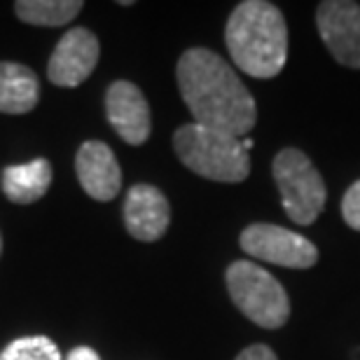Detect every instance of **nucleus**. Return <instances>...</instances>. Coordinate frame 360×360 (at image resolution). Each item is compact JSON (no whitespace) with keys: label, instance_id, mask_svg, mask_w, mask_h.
I'll return each mask as SVG.
<instances>
[{"label":"nucleus","instance_id":"3","mask_svg":"<svg viewBox=\"0 0 360 360\" xmlns=\"http://www.w3.org/2000/svg\"><path fill=\"white\" fill-rule=\"evenodd\" d=\"M174 150L183 167L215 183H241L250 174V155L243 148V139L197 122L174 134Z\"/></svg>","mask_w":360,"mask_h":360},{"label":"nucleus","instance_id":"4","mask_svg":"<svg viewBox=\"0 0 360 360\" xmlns=\"http://www.w3.org/2000/svg\"><path fill=\"white\" fill-rule=\"evenodd\" d=\"M225 281L236 309L255 326L276 330L290 319V300L285 288L255 262H232L225 271Z\"/></svg>","mask_w":360,"mask_h":360},{"label":"nucleus","instance_id":"19","mask_svg":"<svg viewBox=\"0 0 360 360\" xmlns=\"http://www.w3.org/2000/svg\"><path fill=\"white\" fill-rule=\"evenodd\" d=\"M0 250H3V236H0Z\"/></svg>","mask_w":360,"mask_h":360},{"label":"nucleus","instance_id":"11","mask_svg":"<svg viewBox=\"0 0 360 360\" xmlns=\"http://www.w3.org/2000/svg\"><path fill=\"white\" fill-rule=\"evenodd\" d=\"M75 171L82 190L96 201H112L122 190V169L105 143H82L75 157Z\"/></svg>","mask_w":360,"mask_h":360},{"label":"nucleus","instance_id":"15","mask_svg":"<svg viewBox=\"0 0 360 360\" xmlns=\"http://www.w3.org/2000/svg\"><path fill=\"white\" fill-rule=\"evenodd\" d=\"M0 360H61L59 347L49 337H21L7 344Z\"/></svg>","mask_w":360,"mask_h":360},{"label":"nucleus","instance_id":"1","mask_svg":"<svg viewBox=\"0 0 360 360\" xmlns=\"http://www.w3.org/2000/svg\"><path fill=\"white\" fill-rule=\"evenodd\" d=\"M178 89L192 117L236 139H246L257 122L253 94L239 80L220 54L206 47H192L178 59Z\"/></svg>","mask_w":360,"mask_h":360},{"label":"nucleus","instance_id":"18","mask_svg":"<svg viewBox=\"0 0 360 360\" xmlns=\"http://www.w3.org/2000/svg\"><path fill=\"white\" fill-rule=\"evenodd\" d=\"M66 360H101V358H98L96 351L89 349V347H77V349L70 351Z\"/></svg>","mask_w":360,"mask_h":360},{"label":"nucleus","instance_id":"6","mask_svg":"<svg viewBox=\"0 0 360 360\" xmlns=\"http://www.w3.org/2000/svg\"><path fill=\"white\" fill-rule=\"evenodd\" d=\"M243 253L257 257L262 262L278 264L288 269H309L319 262V250L307 236L290 232L285 227L255 222L241 232Z\"/></svg>","mask_w":360,"mask_h":360},{"label":"nucleus","instance_id":"7","mask_svg":"<svg viewBox=\"0 0 360 360\" xmlns=\"http://www.w3.org/2000/svg\"><path fill=\"white\" fill-rule=\"evenodd\" d=\"M316 26L328 52L342 66L360 68V5L351 0H326L316 10Z\"/></svg>","mask_w":360,"mask_h":360},{"label":"nucleus","instance_id":"9","mask_svg":"<svg viewBox=\"0 0 360 360\" xmlns=\"http://www.w3.org/2000/svg\"><path fill=\"white\" fill-rule=\"evenodd\" d=\"M105 115L110 127L129 146H143L153 131L150 105L134 82L117 80L105 91Z\"/></svg>","mask_w":360,"mask_h":360},{"label":"nucleus","instance_id":"5","mask_svg":"<svg viewBox=\"0 0 360 360\" xmlns=\"http://www.w3.org/2000/svg\"><path fill=\"white\" fill-rule=\"evenodd\" d=\"M274 183L278 187L281 206L295 225H314L328 199L326 183L314 162L297 148H285L274 157Z\"/></svg>","mask_w":360,"mask_h":360},{"label":"nucleus","instance_id":"13","mask_svg":"<svg viewBox=\"0 0 360 360\" xmlns=\"http://www.w3.org/2000/svg\"><path fill=\"white\" fill-rule=\"evenodd\" d=\"M3 192L12 204H33L45 197V192L52 185V164L47 160L12 164L3 171Z\"/></svg>","mask_w":360,"mask_h":360},{"label":"nucleus","instance_id":"16","mask_svg":"<svg viewBox=\"0 0 360 360\" xmlns=\"http://www.w3.org/2000/svg\"><path fill=\"white\" fill-rule=\"evenodd\" d=\"M342 215H344V222H347L351 229L360 232V180L351 185L347 190V194H344Z\"/></svg>","mask_w":360,"mask_h":360},{"label":"nucleus","instance_id":"12","mask_svg":"<svg viewBox=\"0 0 360 360\" xmlns=\"http://www.w3.org/2000/svg\"><path fill=\"white\" fill-rule=\"evenodd\" d=\"M40 101L38 75L24 63L0 61V112L24 115Z\"/></svg>","mask_w":360,"mask_h":360},{"label":"nucleus","instance_id":"8","mask_svg":"<svg viewBox=\"0 0 360 360\" xmlns=\"http://www.w3.org/2000/svg\"><path fill=\"white\" fill-rule=\"evenodd\" d=\"M98 38L89 28L77 26L63 33L47 63V77L56 87H80L98 63Z\"/></svg>","mask_w":360,"mask_h":360},{"label":"nucleus","instance_id":"17","mask_svg":"<svg viewBox=\"0 0 360 360\" xmlns=\"http://www.w3.org/2000/svg\"><path fill=\"white\" fill-rule=\"evenodd\" d=\"M236 360H278V358L269 347H264V344H253V347L243 349L241 354L236 356Z\"/></svg>","mask_w":360,"mask_h":360},{"label":"nucleus","instance_id":"14","mask_svg":"<svg viewBox=\"0 0 360 360\" xmlns=\"http://www.w3.org/2000/svg\"><path fill=\"white\" fill-rule=\"evenodd\" d=\"M82 7L80 0H19L14 3V14L33 26H66Z\"/></svg>","mask_w":360,"mask_h":360},{"label":"nucleus","instance_id":"10","mask_svg":"<svg viewBox=\"0 0 360 360\" xmlns=\"http://www.w3.org/2000/svg\"><path fill=\"white\" fill-rule=\"evenodd\" d=\"M171 222V206L160 187L139 183L127 194L124 225L139 241H157L167 234Z\"/></svg>","mask_w":360,"mask_h":360},{"label":"nucleus","instance_id":"2","mask_svg":"<svg viewBox=\"0 0 360 360\" xmlns=\"http://www.w3.org/2000/svg\"><path fill=\"white\" fill-rule=\"evenodd\" d=\"M232 61L243 73L269 80L288 61V26L283 12L267 0H246L234 7L225 26Z\"/></svg>","mask_w":360,"mask_h":360}]
</instances>
